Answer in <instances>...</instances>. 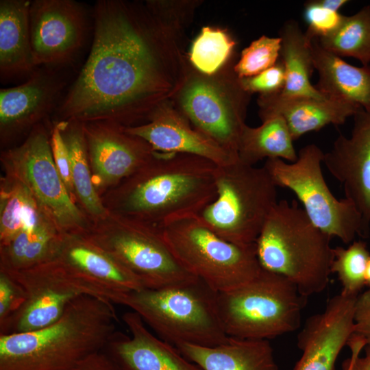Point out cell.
<instances>
[{
  "instance_id": "3957f363",
  "label": "cell",
  "mask_w": 370,
  "mask_h": 370,
  "mask_svg": "<svg viewBox=\"0 0 370 370\" xmlns=\"http://www.w3.org/2000/svg\"><path fill=\"white\" fill-rule=\"evenodd\" d=\"M117 321L112 303L78 297L43 328L0 335V370H66L104 350Z\"/></svg>"
},
{
  "instance_id": "9a60e30c",
  "label": "cell",
  "mask_w": 370,
  "mask_h": 370,
  "mask_svg": "<svg viewBox=\"0 0 370 370\" xmlns=\"http://www.w3.org/2000/svg\"><path fill=\"white\" fill-rule=\"evenodd\" d=\"M94 185L116 186L153 156L151 146L108 121L84 123Z\"/></svg>"
},
{
  "instance_id": "60d3db41",
  "label": "cell",
  "mask_w": 370,
  "mask_h": 370,
  "mask_svg": "<svg viewBox=\"0 0 370 370\" xmlns=\"http://www.w3.org/2000/svg\"><path fill=\"white\" fill-rule=\"evenodd\" d=\"M351 350V356L343 363V370H352L355 359L359 356L361 351L365 347V343L358 338H351L347 343Z\"/></svg>"
},
{
  "instance_id": "7bdbcfd3",
  "label": "cell",
  "mask_w": 370,
  "mask_h": 370,
  "mask_svg": "<svg viewBox=\"0 0 370 370\" xmlns=\"http://www.w3.org/2000/svg\"><path fill=\"white\" fill-rule=\"evenodd\" d=\"M352 370H370V358L367 356L357 357L353 364Z\"/></svg>"
},
{
  "instance_id": "83f0119b",
  "label": "cell",
  "mask_w": 370,
  "mask_h": 370,
  "mask_svg": "<svg viewBox=\"0 0 370 370\" xmlns=\"http://www.w3.org/2000/svg\"><path fill=\"white\" fill-rule=\"evenodd\" d=\"M66 145L75 196L86 211L99 220L109 214L94 185L84 123L75 119L58 122Z\"/></svg>"
},
{
  "instance_id": "4fadbf2b",
  "label": "cell",
  "mask_w": 370,
  "mask_h": 370,
  "mask_svg": "<svg viewBox=\"0 0 370 370\" xmlns=\"http://www.w3.org/2000/svg\"><path fill=\"white\" fill-rule=\"evenodd\" d=\"M6 274L19 285L24 299L21 306L0 323V335L43 328L60 319L69 304L82 295L103 299L95 289L71 275L54 260Z\"/></svg>"
},
{
  "instance_id": "277c9868",
  "label": "cell",
  "mask_w": 370,
  "mask_h": 370,
  "mask_svg": "<svg viewBox=\"0 0 370 370\" xmlns=\"http://www.w3.org/2000/svg\"><path fill=\"white\" fill-rule=\"evenodd\" d=\"M332 237L318 228L297 201H278L255 241L262 269L282 275L305 297L323 292L334 260Z\"/></svg>"
},
{
  "instance_id": "603a6c76",
  "label": "cell",
  "mask_w": 370,
  "mask_h": 370,
  "mask_svg": "<svg viewBox=\"0 0 370 370\" xmlns=\"http://www.w3.org/2000/svg\"><path fill=\"white\" fill-rule=\"evenodd\" d=\"M175 347L202 370H279L269 340L227 336L213 347L181 344Z\"/></svg>"
},
{
  "instance_id": "8992f818",
  "label": "cell",
  "mask_w": 370,
  "mask_h": 370,
  "mask_svg": "<svg viewBox=\"0 0 370 370\" xmlns=\"http://www.w3.org/2000/svg\"><path fill=\"white\" fill-rule=\"evenodd\" d=\"M306 299L287 279L262 269L251 281L218 293L217 307L227 336L269 340L299 328Z\"/></svg>"
},
{
  "instance_id": "5bb4252c",
  "label": "cell",
  "mask_w": 370,
  "mask_h": 370,
  "mask_svg": "<svg viewBox=\"0 0 370 370\" xmlns=\"http://www.w3.org/2000/svg\"><path fill=\"white\" fill-rule=\"evenodd\" d=\"M30 42L35 66L63 65L84 42L86 17L71 0H35L29 14Z\"/></svg>"
},
{
  "instance_id": "484cf974",
  "label": "cell",
  "mask_w": 370,
  "mask_h": 370,
  "mask_svg": "<svg viewBox=\"0 0 370 370\" xmlns=\"http://www.w3.org/2000/svg\"><path fill=\"white\" fill-rule=\"evenodd\" d=\"M279 34L282 40L280 59L285 73L284 85L279 94L285 97L327 99L310 82L314 69L310 39L292 19L284 23Z\"/></svg>"
},
{
  "instance_id": "ee69618b",
  "label": "cell",
  "mask_w": 370,
  "mask_h": 370,
  "mask_svg": "<svg viewBox=\"0 0 370 370\" xmlns=\"http://www.w3.org/2000/svg\"><path fill=\"white\" fill-rule=\"evenodd\" d=\"M365 278V285L370 286V256L367 261Z\"/></svg>"
},
{
  "instance_id": "836d02e7",
  "label": "cell",
  "mask_w": 370,
  "mask_h": 370,
  "mask_svg": "<svg viewBox=\"0 0 370 370\" xmlns=\"http://www.w3.org/2000/svg\"><path fill=\"white\" fill-rule=\"evenodd\" d=\"M280 37L262 36L254 40L241 54L234 71L240 79L256 75L275 65L280 60Z\"/></svg>"
},
{
  "instance_id": "7a4b0ae2",
  "label": "cell",
  "mask_w": 370,
  "mask_h": 370,
  "mask_svg": "<svg viewBox=\"0 0 370 370\" xmlns=\"http://www.w3.org/2000/svg\"><path fill=\"white\" fill-rule=\"evenodd\" d=\"M217 166L196 156L154 151L115 186L108 210L160 230L196 216L216 197Z\"/></svg>"
},
{
  "instance_id": "d6a6232c",
  "label": "cell",
  "mask_w": 370,
  "mask_h": 370,
  "mask_svg": "<svg viewBox=\"0 0 370 370\" xmlns=\"http://www.w3.org/2000/svg\"><path fill=\"white\" fill-rule=\"evenodd\" d=\"M331 272L335 273L342 286L343 294L358 296L365 285V271L370 253L367 243L354 241L347 247L333 249Z\"/></svg>"
},
{
  "instance_id": "ac0fdd59",
  "label": "cell",
  "mask_w": 370,
  "mask_h": 370,
  "mask_svg": "<svg viewBox=\"0 0 370 370\" xmlns=\"http://www.w3.org/2000/svg\"><path fill=\"white\" fill-rule=\"evenodd\" d=\"M123 129L145 140L155 151L196 156L217 166L239 160L238 156L191 126L172 100L158 107L145 123Z\"/></svg>"
},
{
  "instance_id": "d590c367",
  "label": "cell",
  "mask_w": 370,
  "mask_h": 370,
  "mask_svg": "<svg viewBox=\"0 0 370 370\" xmlns=\"http://www.w3.org/2000/svg\"><path fill=\"white\" fill-rule=\"evenodd\" d=\"M284 81V69L280 59L275 65L256 75L239 78L241 86L245 91L251 95L258 92L260 95L280 92L283 89Z\"/></svg>"
},
{
  "instance_id": "44dd1931",
  "label": "cell",
  "mask_w": 370,
  "mask_h": 370,
  "mask_svg": "<svg viewBox=\"0 0 370 370\" xmlns=\"http://www.w3.org/2000/svg\"><path fill=\"white\" fill-rule=\"evenodd\" d=\"M64 86L52 69H35L25 83L0 90V129L7 140L47 115L55 106Z\"/></svg>"
},
{
  "instance_id": "7402d4cb",
  "label": "cell",
  "mask_w": 370,
  "mask_h": 370,
  "mask_svg": "<svg viewBox=\"0 0 370 370\" xmlns=\"http://www.w3.org/2000/svg\"><path fill=\"white\" fill-rule=\"evenodd\" d=\"M258 114L262 121L281 117L286 124L293 140L304 134L320 130L332 124L345 123L361 108L359 105L334 99L309 97H285L279 93L260 95Z\"/></svg>"
},
{
  "instance_id": "ffe728a7",
  "label": "cell",
  "mask_w": 370,
  "mask_h": 370,
  "mask_svg": "<svg viewBox=\"0 0 370 370\" xmlns=\"http://www.w3.org/2000/svg\"><path fill=\"white\" fill-rule=\"evenodd\" d=\"M122 319L130 334L116 330L104 351L123 370H202L153 334L136 312H127Z\"/></svg>"
},
{
  "instance_id": "1f68e13d",
  "label": "cell",
  "mask_w": 370,
  "mask_h": 370,
  "mask_svg": "<svg viewBox=\"0 0 370 370\" xmlns=\"http://www.w3.org/2000/svg\"><path fill=\"white\" fill-rule=\"evenodd\" d=\"M235 46L236 41L227 31L204 27L192 44L189 61L198 72L212 75L227 62Z\"/></svg>"
},
{
  "instance_id": "4316f807",
  "label": "cell",
  "mask_w": 370,
  "mask_h": 370,
  "mask_svg": "<svg viewBox=\"0 0 370 370\" xmlns=\"http://www.w3.org/2000/svg\"><path fill=\"white\" fill-rule=\"evenodd\" d=\"M64 236L53 223L21 231L0 245V272H17L50 261L56 256Z\"/></svg>"
},
{
  "instance_id": "f1b7e54d",
  "label": "cell",
  "mask_w": 370,
  "mask_h": 370,
  "mask_svg": "<svg viewBox=\"0 0 370 370\" xmlns=\"http://www.w3.org/2000/svg\"><path fill=\"white\" fill-rule=\"evenodd\" d=\"M51 223L55 224L29 189L7 175L1 188L0 245L22 230H33Z\"/></svg>"
},
{
  "instance_id": "f35d334b",
  "label": "cell",
  "mask_w": 370,
  "mask_h": 370,
  "mask_svg": "<svg viewBox=\"0 0 370 370\" xmlns=\"http://www.w3.org/2000/svg\"><path fill=\"white\" fill-rule=\"evenodd\" d=\"M354 332L370 344V289L358 295L354 309Z\"/></svg>"
},
{
  "instance_id": "8d00e7d4",
  "label": "cell",
  "mask_w": 370,
  "mask_h": 370,
  "mask_svg": "<svg viewBox=\"0 0 370 370\" xmlns=\"http://www.w3.org/2000/svg\"><path fill=\"white\" fill-rule=\"evenodd\" d=\"M50 142L56 166L71 197L73 198V195L75 196V194L71 175L70 158L58 123L52 130Z\"/></svg>"
},
{
  "instance_id": "ba28073f",
  "label": "cell",
  "mask_w": 370,
  "mask_h": 370,
  "mask_svg": "<svg viewBox=\"0 0 370 370\" xmlns=\"http://www.w3.org/2000/svg\"><path fill=\"white\" fill-rule=\"evenodd\" d=\"M161 232L180 264L217 293L242 286L262 269L255 243L242 245L228 241L197 216L171 223Z\"/></svg>"
},
{
  "instance_id": "4dcf8cb0",
  "label": "cell",
  "mask_w": 370,
  "mask_h": 370,
  "mask_svg": "<svg viewBox=\"0 0 370 370\" xmlns=\"http://www.w3.org/2000/svg\"><path fill=\"white\" fill-rule=\"evenodd\" d=\"M322 48L339 57H350L362 66L370 63V5L344 18L330 35L316 38Z\"/></svg>"
},
{
  "instance_id": "d4e9b609",
  "label": "cell",
  "mask_w": 370,
  "mask_h": 370,
  "mask_svg": "<svg viewBox=\"0 0 370 370\" xmlns=\"http://www.w3.org/2000/svg\"><path fill=\"white\" fill-rule=\"evenodd\" d=\"M31 1H0V75L1 79L31 74L34 63L29 34Z\"/></svg>"
},
{
  "instance_id": "e0dca14e",
  "label": "cell",
  "mask_w": 370,
  "mask_h": 370,
  "mask_svg": "<svg viewBox=\"0 0 370 370\" xmlns=\"http://www.w3.org/2000/svg\"><path fill=\"white\" fill-rule=\"evenodd\" d=\"M357 297L340 293L328 301L323 312L307 319L297 336L301 356L294 370H334L354 332Z\"/></svg>"
},
{
  "instance_id": "5b68a950",
  "label": "cell",
  "mask_w": 370,
  "mask_h": 370,
  "mask_svg": "<svg viewBox=\"0 0 370 370\" xmlns=\"http://www.w3.org/2000/svg\"><path fill=\"white\" fill-rule=\"evenodd\" d=\"M217 294L201 280L125 294L119 304L136 312L146 325L176 347H213L227 338L217 307Z\"/></svg>"
},
{
  "instance_id": "e575fe53",
  "label": "cell",
  "mask_w": 370,
  "mask_h": 370,
  "mask_svg": "<svg viewBox=\"0 0 370 370\" xmlns=\"http://www.w3.org/2000/svg\"><path fill=\"white\" fill-rule=\"evenodd\" d=\"M303 16L308 25L305 34L310 39L326 37L334 32L345 16L322 7L314 0L305 3Z\"/></svg>"
},
{
  "instance_id": "f546056e",
  "label": "cell",
  "mask_w": 370,
  "mask_h": 370,
  "mask_svg": "<svg viewBox=\"0 0 370 370\" xmlns=\"http://www.w3.org/2000/svg\"><path fill=\"white\" fill-rule=\"evenodd\" d=\"M293 141L286 124L280 116L269 118L256 127L246 125L239 142L238 159L251 166L263 159L279 158L293 162L297 158Z\"/></svg>"
},
{
  "instance_id": "ab89813d",
  "label": "cell",
  "mask_w": 370,
  "mask_h": 370,
  "mask_svg": "<svg viewBox=\"0 0 370 370\" xmlns=\"http://www.w3.org/2000/svg\"><path fill=\"white\" fill-rule=\"evenodd\" d=\"M66 370H123L104 351L93 354Z\"/></svg>"
},
{
  "instance_id": "d6986e66",
  "label": "cell",
  "mask_w": 370,
  "mask_h": 370,
  "mask_svg": "<svg viewBox=\"0 0 370 370\" xmlns=\"http://www.w3.org/2000/svg\"><path fill=\"white\" fill-rule=\"evenodd\" d=\"M350 136L340 134L324 153L323 163L342 186L345 198L370 223V110L361 108L354 116Z\"/></svg>"
},
{
  "instance_id": "7c38bea8",
  "label": "cell",
  "mask_w": 370,
  "mask_h": 370,
  "mask_svg": "<svg viewBox=\"0 0 370 370\" xmlns=\"http://www.w3.org/2000/svg\"><path fill=\"white\" fill-rule=\"evenodd\" d=\"M7 175L23 183L64 235L87 234L90 226L75 204L56 166L48 134L34 126L23 144L3 152Z\"/></svg>"
},
{
  "instance_id": "f6af8a7d",
  "label": "cell",
  "mask_w": 370,
  "mask_h": 370,
  "mask_svg": "<svg viewBox=\"0 0 370 370\" xmlns=\"http://www.w3.org/2000/svg\"><path fill=\"white\" fill-rule=\"evenodd\" d=\"M365 356L370 358V344L365 346Z\"/></svg>"
},
{
  "instance_id": "cb8c5ba5",
  "label": "cell",
  "mask_w": 370,
  "mask_h": 370,
  "mask_svg": "<svg viewBox=\"0 0 370 370\" xmlns=\"http://www.w3.org/2000/svg\"><path fill=\"white\" fill-rule=\"evenodd\" d=\"M310 50L319 80L314 85L325 98L356 103L370 110V66H355L310 39Z\"/></svg>"
},
{
  "instance_id": "2e32d148",
  "label": "cell",
  "mask_w": 370,
  "mask_h": 370,
  "mask_svg": "<svg viewBox=\"0 0 370 370\" xmlns=\"http://www.w3.org/2000/svg\"><path fill=\"white\" fill-rule=\"evenodd\" d=\"M52 260L113 304H119L125 294L145 288L136 276L86 234L64 235Z\"/></svg>"
},
{
  "instance_id": "30bf717a",
  "label": "cell",
  "mask_w": 370,
  "mask_h": 370,
  "mask_svg": "<svg viewBox=\"0 0 370 370\" xmlns=\"http://www.w3.org/2000/svg\"><path fill=\"white\" fill-rule=\"evenodd\" d=\"M234 66L212 75L189 67L172 101L195 129L238 156L251 94L241 87Z\"/></svg>"
},
{
  "instance_id": "8fae6325",
  "label": "cell",
  "mask_w": 370,
  "mask_h": 370,
  "mask_svg": "<svg viewBox=\"0 0 370 370\" xmlns=\"http://www.w3.org/2000/svg\"><path fill=\"white\" fill-rule=\"evenodd\" d=\"M103 220L105 224L91 227L87 236L145 288H158L197 278L180 264L161 230L110 212Z\"/></svg>"
},
{
  "instance_id": "6da1fadb",
  "label": "cell",
  "mask_w": 370,
  "mask_h": 370,
  "mask_svg": "<svg viewBox=\"0 0 370 370\" xmlns=\"http://www.w3.org/2000/svg\"><path fill=\"white\" fill-rule=\"evenodd\" d=\"M94 19L91 49L59 115L123 127L146 121L186 77L180 31L137 2L98 1Z\"/></svg>"
},
{
  "instance_id": "74e56055",
  "label": "cell",
  "mask_w": 370,
  "mask_h": 370,
  "mask_svg": "<svg viewBox=\"0 0 370 370\" xmlns=\"http://www.w3.org/2000/svg\"><path fill=\"white\" fill-rule=\"evenodd\" d=\"M23 299L19 285L10 275L0 272V323L21 306Z\"/></svg>"
},
{
  "instance_id": "9c48e42d",
  "label": "cell",
  "mask_w": 370,
  "mask_h": 370,
  "mask_svg": "<svg viewBox=\"0 0 370 370\" xmlns=\"http://www.w3.org/2000/svg\"><path fill=\"white\" fill-rule=\"evenodd\" d=\"M324 153L315 144L302 147L295 162L266 160L264 166L275 186L294 193L311 221L331 237L344 243L367 235L362 215L346 198L338 199L329 188L321 169Z\"/></svg>"
},
{
  "instance_id": "b9f144b4",
  "label": "cell",
  "mask_w": 370,
  "mask_h": 370,
  "mask_svg": "<svg viewBox=\"0 0 370 370\" xmlns=\"http://www.w3.org/2000/svg\"><path fill=\"white\" fill-rule=\"evenodd\" d=\"M318 3L322 7L338 12V10L346 3L349 2L347 0H317Z\"/></svg>"
},
{
  "instance_id": "52a82bcc",
  "label": "cell",
  "mask_w": 370,
  "mask_h": 370,
  "mask_svg": "<svg viewBox=\"0 0 370 370\" xmlns=\"http://www.w3.org/2000/svg\"><path fill=\"white\" fill-rule=\"evenodd\" d=\"M215 187V199L197 217L228 241L242 245L255 243L278 202L277 186L267 170L240 160L217 166Z\"/></svg>"
}]
</instances>
